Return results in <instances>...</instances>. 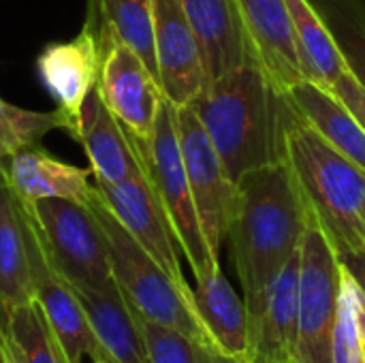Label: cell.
<instances>
[{"mask_svg": "<svg viewBox=\"0 0 365 363\" xmlns=\"http://www.w3.org/2000/svg\"><path fill=\"white\" fill-rule=\"evenodd\" d=\"M199 41L205 83L255 62L235 0H180Z\"/></svg>", "mask_w": 365, "mask_h": 363, "instance_id": "e0dca14e", "label": "cell"}, {"mask_svg": "<svg viewBox=\"0 0 365 363\" xmlns=\"http://www.w3.org/2000/svg\"><path fill=\"white\" fill-rule=\"evenodd\" d=\"M32 300L34 293L19 201L0 173V308L4 319Z\"/></svg>", "mask_w": 365, "mask_h": 363, "instance_id": "7402d4cb", "label": "cell"}, {"mask_svg": "<svg viewBox=\"0 0 365 363\" xmlns=\"http://www.w3.org/2000/svg\"><path fill=\"white\" fill-rule=\"evenodd\" d=\"M148 363H197L199 344L184 332L135 312Z\"/></svg>", "mask_w": 365, "mask_h": 363, "instance_id": "f1b7e54d", "label": "cell"}, {"mask_svg": "<svg viewBox=\"0 0 365 363\" xmlns=\"http://www.w3.org/2000/svg\"><path fill=\"white\" fill-rule=\"evenodd\" d=\"M195 310L210 342L225 355L246 357L248 355V310L244 297L237 295L233 285L222 274L220 261L214 263L205 274L197 276Z\"/></svg>", "mask_w": 365, "mask_h": 363, "instance_id": "ac0fdd59", "label": "cell"}, {"mask_svg": "<svg viewBox=\"0 0 365 363\" xmlns=\"http://www.w3.org/2000/svg\"><path fill=\"white\" fill-rule=\"evenodd\" d=\"M103 32V47L107 39L126 43L156 75L154 51V2L152 0H88V13Z\"/></svg>", "mask_w": 365, "mask_h": 363, "instance_id": "cb8c5ba5", "label": "cell"}, {"mask_svg": "<svg viewBox=\"0 0 365 363\" xmlns=\"http://www.w3.org/2000/svg\"><path fill=\"white\" fill-rule=\"evenodd\" d=\"M331 363H365V295L344 267L331 336Z\"/></svg>", "mask_w": 365, "mask_h": 363, "instance_id": "4316f807", "label": "cell"}, {"mask_svg": "<svg viewBox=\"0 0 365 363\" xmlns=\"http://www.w3.org/2000/svg\"><path fill=\"white\" fill-rule=\"evenodd\" d=\"M103 56L101 28L86 17L77 36L45 45L36 58V73L56 101V109L66 116V133L77 141L83 131V105L98 83Z\"/></svg>", "mask_w": 365, "mask_h": 363, "instance_id": "9c48e42d", "label": "cell"}, {"mask_svg": "<svg viewBox=\"0 0 365 363\" xmlns=\"http://www.w3.org/2000/svg\"><path fill=\"white\" fill-rule=\"evenodd\" d=\"M175 120L182 158L201 229L212 252L220 257V248L229 237L235 212L237 184L227 173V167L197 111L190 105L175 107Z\"/></svg>", "mask_w": 365, "mask_h": 363, "instance_id": "ba28073f", "label": "cell"}, {"mask_svg": "<svg viewBox=\"0 0 365 363\" xmlns=\"http://www.w3.org/2000/svg\"><path fill=\"white\" fill-rule=\"evenodd\" d=\"M94 184L122 227L143 246V250L169 274L178 287L188 291L190 285L184 278L178 257V240L145 169L141 167L137 173L115 184Z\"/></svg>", "mask_w": 365, "mask_h": 363, "instance_id": "7c38bea8", "label": "cell"}, {"mask_svg": "<svg viewBox=\"0 0 365 363\" xmlns=\"http://www.w3.org/2000/svg\"><path fill=\"white\" fill-rule=\"evenodd\" d=\"M94 363H120V362H118V359H113L109 353H105V351L101 349V351H98V355H96V362Z\"/></svg>", "mask_w": 365, "mask_h": 363, "instance_id": "836d02e7", "label": "cell"}, {"mask_svg": "<svg viewBox=\"0 0 365 363\" xmlns=\"http://www.w3.org/2000/svg\"><path fill=\"white\" fill-rule=\"evenodd\" d=\"M287 9L304 79L331 90L349 68L329 26L310 0H287Z\"/></svg>", "mask_w": 365, "mask_h": 363, "instance_id": "603a6c76", "label": "cell"}, {"mask_svg": "<svg viewBox=\"0 0 365 363\" xmlns=\"http://www.w3.org/2000/svg\"><path fill=\"white\" fill-rule=\"evenodd\" d=\"M24 203L53 267L71 287L103 289L113 282L105 233L90 205L68 199Z\"/></svg>", "mask_w": 365, "mask_h": 363, "instance_id": "8992f818", "label": "cell"}, {"mask_svg": "<svg viewBox=\"0 0 365 363\" xmlns=\"http://www.w3.org/2000/svg\"><path fill=\"white\" fill-rule=\"evenodd\" d=\"M336 94H338V98L355 113V118L359 120V124L365 128V90L364 86L346 71L340 79H338V83L331 88Z\"/></svg>", "mask_w": 365, "mask_h": 363, "instance_id": "f546056e", "label": "cell"}, {"mask_svg": "<svg viewBox=\"0 0 365 363\" xmlns=\"http://www.w3.org/2000/svg\"><path fill=\"white\" fill-rule=\"evenodd\" d=\"M329 26L349 73L365 90V0H310Z\"/></svg>", "mask_w": 365, "mask_h": 363, "instance_id": "484cf974", "label": "cell"}, {"mask_svg": "<svg viewBox=\"0 0 365 363\" xmlns=\"http://www.w3.org/2000/svg\"><path fill=\"white\" fill-rule=\"evenodd\" d=\"M130 143L165 208L178 246L184 252L195 278L205 274L214 263H218V255L212 252L195 208V199L190 193L182 148H180L175 107L165 98L150 143L139 145L133 139Z\"/></svg>", "mask_w": 365, "mask_h": 363, "instance_id": "5b68a950", "label": "cell"}, {"mask_svg": "<svg viewBox=\"0 0 365 363\" xmlns=\"http://www.w3.org/2000/svg\"><path fill=\"white\" fill-rule=\"evenodd\" d=\"M152 2L158 83L173 107H186L205 86L201 47L180 0Z\"/></svg>", "mask_w": 365, "mask_h": 363, "instance_id": "4fadbf2b", "label": "cell"}, {"mask_svg": "<svg viewBox=\"0 0 365 363\" xmlns=\"http://www.w3.org/2000/svg\"><path fill=\"white\" fill-rule=\"evenodd\" d=\"M308 210L289 160L257 169L237 182L229 229L233 265L248 310V325L263 312L272 282L299 250Z\"/></svg>", "mask_w": 365, "mask_h": 363, "instance_id": "6da1fadb", "label": "cell"}, {"mask_svg": "<svg viewBox=\"0 0 365 363\" xmlns=\"http://www.w3.org/2000/svg\"><path fill=\"white\" fill-rule=\"evenodd\" d=\"M340 263L342 267L349 272V276L359 285V289L365 295V250L361 252H349V255H340Z\"/></svg>", "mask_w": 365, "mask_h": 363, "instance_id": "4dcf8cb0", "label": "cell"}, {"mask_svg": "<svg viewBox=\"0 0 365 363\" xmlns=\"http://www.w3.org/2000/svg\"><path fill=\"white\" fill-rule=\"evenodd\" d=\"M4 351L11 363H71L36 300L9 315Z\"/></svg>", "mask_w": 365, "mask_h": 363, "instance_id": "d4e9b609", "label": "cell"}, {"mask_svg": "<svg viewBox=\"0 0 365 363\" xmlns=\"http://www.w3.org/2000/svg\"><path fill=\"white\" fill-rule=\"evenodd\" d=\"M88 205L105 233L111 276L130 308L150 321L184 332L201 344L210 342L195 310L192 289L186 291L169 278V274L111 214L98 188Z\"/></svg>", "mask_w": 365, "mask_h": 363, "instance_id": "277c9868", "label": "cell"}, {"mask_svg": "<svg viewBox=\"0 0 365 363\" xmlns=\"http://www.w3.org/2000/svg\"><path fill=\"white\" fill-rule=\"evenodd\" d=\"M79 143L90 160L94 182L115 184L141 169L126 131L105 107L96 88L83 105V131Z\"/></svg>", "mask_w": 365, "mask_h": 363, "instance_id": "ffe728a7", "label": "cell"}, {"mask_svg": "<svg viewBox=\"0 0 365 363\" xmlns=\"http://www.w3.org/2000/svg\"><path fill=\"white\" fill-rule=\"evenodd\" d=\"M287 160L308 216L338 257L365 250V169L336 152L302 118L289 131Z\"/></svg>", "mask_w": 365, "mask_h": 363, "instance_id": "3957f363", "label": "cell"}, {"mask_svg": "<svg viewBox=\"0 0 365 363\" xmlns=\"http://www.w3.org/2000/svg\"><path fill=\"white\" fill-rule=\"evenodd\" d=\"M255 62L287 92L304 79L287 0H235Z\"/></svg>", "mask_w": 365, "mask_h": 363, "instance_id": "5bb4252c", "label": "cell"}, {"mask_svg": "<svg viewBox=\"0 0 365 363\" xmlns=\"http://www.w3.org/2000/svg\"><path fill=\"white\" fill-rule=\"evenodd\" d=\"M297 295H299V250L272 282L263 312L248 325V355H246L248 362H295Z\"/></svg>", "mask_w": 365, "mask_h": 363, "instance_id": "2e32d148", "label": "cell"}, {"mask_svg": "<svg viewBox=\"0 0 365 363\" xmlns=\"http://www.w3.org/2000/svg\"><path fill=\"white\" fill-rule=\"evenodd\" d=\"M190 107L235 184L257 169L287 160V137L299 116L287 92L257 62L207 81Z\"/></svg>", "mask_w": 365, "mask_h": 363, "instance_id": "7a4b0ae2", "label": "cell"}, {"mask_svg": "<svg viewBox=\"0 0 365 363\" xmlns=\"http://www.w3.org/2000/svg\"><path fill=\"white\" fill-rule=\"evenodd\" d=\"M197 363H250L246 357H231L220 353L214 344L205 342L199 344V355H197Z\"/></svg>", "mask_w": 365, "mask_h": 363, "instance_id": "1f68e13d", "label": "cell"}, {"mask_svg": "<svg viewBox=\"0 0 365 363\" xmlns=\"http://www.w3.org/2000/svg\"><path fill=\"white\" fill-rule=\"evenodd\" d=\"M0 363H11L9 362V355H6V351H4V349H0Z\"/></svg>", "mask_w": 365, "mask_h": 363, "instance_id": "e575fe53", "label": "cell"}, {"mask_svg": "<svg viewBox=\"0 0 365 363\" xmlns=\"http://www.w3.org/2000/svg\"><path fill=\"white\" fill-rule=\"evenodd\" d=\"M0 173L21 201L68 199L88 205L96 193L90 182L92 171L62 163L51 156L41 143L28 145L0 160Z\"/></svg>", "mask_w": 365, "mask_h": 363, "instance_id": "9a60e30c", "label": "cell"}, {"mask_svg": "<svg viewBox=\"0 0 365 363\" xmlns=\"http://www.w3.org/2000/svg\"><path fill=\"white\" fill-rule=\"evenodd\" d=\"M4 344H6V319L0 308V349H4Z\"/></svg>", "mask_w": 365, "mask_h": 363, "instance_id": "d6a6232c", "label": "cell"}, {"mask_svg": "<svg viewBox=\"0 0 365 363\" xmlns=\"http://www.w3.org/2000/svg\"><path fill=\"white\" fill-rule=\"evenodd\" d=\"M101 349L120 363H148L137 317L115 280L103 289H75Z\"/></svg>", "mask_w": 365, "mask_h": 363, "instance_id": "44dd1931", "label": "cell"}, {"mask_svg": "<svg viewBox=\"0 0 365 363\" xmlns=\"http://www.w3.org/2000/svg\"><path fill=\"white\" fill-rule=\"evenodd\" d=\"M19 212H21V223H24L28 263H30V282H32L34 300L43 308L56 336L60 338L68 362L94 363L98 351H101V344L96 342V338L92 334L88 317H86L73 287L53 267V263L41 242L38 229H36L24 201H19Z\"/></svg>", "mask_w": 365, "mask_h": 363, "instance_id": "8fae6325", "label": "cell"}, {"mask_svg": "<svg viewBox=\"0 0 365 363\" xmlns=\"http://www.w3.org/2000/svg\"><path fill=\"white\" fill-rule=\"evenodd\" d=\"M342 289V263L321 227L308 216L299 248L295 363H331V336Z\"/></svg>", "mask_w": 365, "mask_h": 363, "instance_id": "52a82bcc", "label": "cell"}, {"mask_svg": "<svg viewBox=\"0 0 365 363\" xmlns=\"http://www.w3.org/2000/svg\"><path fill=\"white\" fill-rule=\"evenodd\" d=\"M291 363H295V362H291Z\"/></svg>", "mask_w": 365, "mask_h": 363, "instance_id": "d590c367", "label": "cell"}, {"mask_svg": "<svg viewBox=\"0 0 365 363\" xmlns=\"http://www.w3.org/2000/svg\"><path fill=\"white\" fill-rule=\"evenodd\" d=\"M287 96L308 126L336 152L365 169V128L334 90L302 79L287 90Z\"/></svg>", "mask_w": 365, "mask_h": 363, "instance_id": "d6986e66", "label": "cell"}, {"mask_svg": "<svg viewBox=\"0 0 365 363\" xmlns=\"http://www.w3.org/2000/svg\"><path fill=\"white\" fill-rule=\"evenodd\" d=\"M66 131L68 120L60 109L30 111L6 103L0 96V160L21 148L36 145L49 131Z\"/></svg>", "mask_w": 365, "mask_h": 363, "instance_id": "83f0119b", "label": "cell"}, {"mask_svg": "<svg viewBox=\"0 0 365 363\" xmlns=\"http://www.w3.org/2000/svg\"><path fill=\"white\" fill-rule=\"evenodd\" d=\"M96 92L126 135L139 145H148L165 94L156 75L126 43L105 41Z\"/></svg>", "mask_w": 365, "mask_h": 363, "instance_id": "30bf717a", "label": "cell"}]
</instances>
